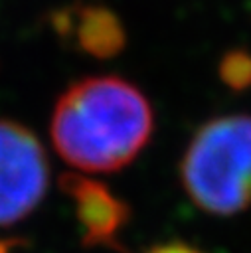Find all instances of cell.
Listing matches in <instances>:
<instances>
[{"mask_svg":"<svg viewBox=\"0 0 251 253\" xmlns=\"http://www.w3.org/2000/svg\"><path fill=\"white\" fill-rule=\"evenodd\" d=\"M154 113L146 95L117 75L69 85L57 99L49 134L55 152L81 172H117L148 144Z\"/></svg>","mask_w":251,"mask_h":253,"instance_id":"6da1fadb","label":"cell"},{"mask_svg":"<svg viewBox=\"0 0 251 253\" xmlns=\"http://www.w3.org/2000/svg\"><path fill=\"white\" fill-rule=\"evenodd\" d=\"M180 182L196 208L235 215L251 206V113L213 117L190 138Z\"/></svg>","mask_w":251,"mask_h":253,"instance_id":"7a4b0ae2","label":"cell"},{"mask_svg":"<svg viewBox=\"0 0 251 253\" xmlns=\"http://www.w3.org/2000/svg\"><path fill=\"white\" fill-rule=\"evenodd\" d=\"M49 162L40 138L24 125L0 119V227L26 219L43 200Z\"/></svg>","mask_w":251,"mask_h":253,"instance_id":"3957f363","label":"cell"},{"mask_svg":"<svg viewBox=\"0 0 251 253\" xmlns=\"http://www.w3.org/2000/svg\"><path fill=\"white\" fill-rule=\"evenodd\" d=\"M59 186L73 204L83 245L119 249L121 231L130 219V206L109 186L85 174H63Z\"/></svg>","mask_w":251,"mask_h":253,"instance_id":"277c9868","label":"cell"},{"mask_svg":"<svg viewBox=\"0 0 251 253\" xmlns=\"http://www.w3.org/2000/svg\"><path fill=\"white\" fill-rule=\"evenodd\" d=\"M53 30L69 38L73 45L97 59L119 55L126 45V32L121 18L101 4H71L53 18Z\"/></svg>","mask_w":251,"mask_h":253,"instance_id":"5b68a950","label":"cell"},{"mask_svg":"<svg viewBox=\"0 0 251 253\" xmlns=\"http://www.w3.org/2000/svg\"><path fill=\"white\" fill-rule=\"evenodd\" d=\"M219 77L231 89H245L251 85V55L247 51H229L219 63Z\"/></svg>","mask_w":251,"mask_h":253,"instance_id":"8992f818","label":"cell"},{"mask_svg":"<svg viewBox=\"0 0 251 253\" xmlns=\"http://www.w3.org/2000/svg\"><path fill=\"white\" fill-rule=\"evenodd\" d=\"M146 253H204V251L186 241H166V243L152 245Z\"/></svg>","mask_w":251,"mask_h":253,"instance_id":"52a82bcc","label":"cell"}]
</instances>
